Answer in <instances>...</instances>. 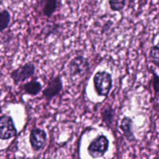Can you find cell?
Wrapping results in <instances>:
<instances>
[{
	"label": "cell",
	"instance_id": "cell-1",
	"mask_svg": "<svg viewBox=\"0 0 159 159\" xmlns=\"http://www.w3.org/2000/svg\"><path fill=\"white\" fill-rule=\"evenodd\" d=\"M93 85L98 96H108L113 85L111 74L106 71H97L93 77Z\"/></svg>",
	"mask_w": 159,
	"mask_h": 159
},
{
	"label": "cell",
	"instance_id": "cell-2",
	"mask_svg": "<svg viewBox=\"0 0 159 159\" xmlns=\"http://www.w3.org/2000/svg\"><path fill=\"white\" fill-rule=\"evenodd\" d=\"M110 147V141L107 136L101 134L96 137L89 144L88 153L93 158H102L105 155Z\"/></svg>",
	"mask_w": 159,
	"mask_h": 159
},
{
	"label": "cell",
	"instance_id": "cell-3",
	"mask_svg": "<svg viewBox=\"0 0 159 159\" xmlns=\"http://www.w3.org/2000/svg\"><path fill=\"white\" fill-rule=\"evenodd\" d=\"M17 134V129L12 116L7 114L0 116V140H9Z\"/></svg>",
	"mask_w": 159,
	"mask_h": 159
},
{
	"label": "cell",
	"instance_id": "cell-4",
	"mask_svg": "<svg viewBox=\"0 0 159 159\" xmlns=\"http://www.w3.org/2000/svg\"><path fill=\"white\" fill-rule=\"evenodd\" d=\"M35 68L34 63L27 62L13 70L10 73V77L13 81V83L15 85H18L20 82H24L26 79H30L35 73Z\"/></svg>",
	"mask_w": 159,
	"mask_h": 159
},
{
	"label": "cell",
	"instance_id": "cell-5",
	"mask_svg": "<svg viewBox=\"0 0 159 159\" xmlns=\"http://www.w3.org/2000/svg\"><path fill=\"white\" fill-rule=\"evenodd\" d=\"M63 88V82L60 76L53 77L48 81L47 87L42 91L43 98L50 102L53 98L58 96Z\"/></svg>",
	"mask_w": 159,
	"mask_h": 159
},
{
	"label": "cell",
	"instance_id": "cell-6",
	"mask_svg": "<svg viewBox=\"0 0 159 159\" xmlns=\"http://www.w3.org/2000/svg\"><path fill=\"white\" fill-rule=\"evenodd\" d=\"M47 142V133L44 130L34 127L30 134V144L34 152H39L43 148Z\"/></svg>",
	"mask_w": 159,
	"mask_h": 159
},
{
	"label": "cell",
	"instance_id": "cell-7",
	"mask_svg": "<svg viewBox=\"0 0 159 159\" xmlns=\"http://www.w3.org/2000/svg\"><path fill=\"white\" fill-rule=\"evenodd\" d=\"M89 68V63L83 56H77L73 58L68 65V71L71 76L84 75Z\"/></svg>",
	"mask_w": 159,
	"mask_h": 159
},
{
	"label": "cell",
	"instance_id": "cell-8",
	"mask_svg": "<svg viewBox=\"0 0 159 159\" xmlns=\"http://www.w3.org/2000/svg\"><path fill=\"white\" fill-rule=\"evenodd\" d=\"M133 120L128 116H124L121 120L120 129L128 141H134L136 140L133 132Z\"/></svg>",
	"mask_w": 159,
	"mask_h": 159
},
{
	"label": "cell",
	"instance_id": "cell-9",
	"mask_svg": "<svg viewBox=\"0 0 159 159\" xmlns=\"http://www.w3.org/2000/svg\"><path fill=\"white\" fill-rule=\"evenodd\" d=\"M23 92L30 96H37L41 92L42 85L40 82L37 80H32L22 85Z\"/></svg>",
	"mask_w": 159,
	"mask_h": 159
},
{
	"label": "cell",
	"instance_id": "cell-10",
	"mask_svg": "<svg viewBox=\"0 0 159 159\" xmlns=\"http://www.w3.org/2000/svg\"><path fill=\"white\" fill-rule=\"evenodd\" d=\"M42 12L43 16L47 17H51L57 9V0H42Z\"/></svg>",
	"mask_w": 159,
	"mask_h": 159
},
{
	"label": "cell",
	"instance_id": "cell-11",
	"mask_svg": "<svg viewBox=\"0 0 159 159\" xmlns=\"http://www.w3.org/2000/svg\"><path fill=\"white\" fill-rule=\"evenodd\" d=\"M101 116H102V121L106 124H107L108 126L111 125L113 119H114V110H113L111 106L107 104L102 108V112H101Z\"/></svg>",
	"mask_w": 159,
	"mask_h": 159
},
{
	"label": "cell",
	"instance_id": "cell-12",
	"mask_svg": "<svg viewBox=\"0 0 159 159\" xmlns=\"http://www.w3.org/2000/svg\"><path fill=\"white\" fill-rule=\"evenodd\" d=\"M11 21V15L7 9L0 12V33H2L8 28Z\"/></svg>",
	"mask_w": 159,
	"mask_h": 159
},
{
	"label": "cell",
	"instance_id": "cell-13",
	"mask_svg": "<svg viewBox=\"0 0 159 159\" xmlns=\"http://www.w3.org/2000/svg\"><path fill=\"white\" fill-rule=\"evenodd\" d=\"M149 60L155 66L159 68V46H153L149 51Z\"/></svg>",
	"mask_w": 159,
	"mask_h": 159
},
{
	"label": "cell",
	"instance_id": "cell-14",
	"mask_svg": "<svg viewBox=\"0 0 159 159\" xmlns=\"http://www.w3.org/2000/svg\"><path fill=\"white\" fill-rule=\"evenodd\" d=\"M127 0H109L110 9L113 12H120L125 7Z\"/></svg>",
	"mask_w": 159,
	"mask_h": 159
},
{
	"label": "cell",
	"instance_id": "cell-15",
	"mask_svg": "<svg viewBox=\"0 0 159 159\" xmlns=\"http://www.w3.org/2000/svg\"><path fill=\"white\" fill-rule=\"evenodd\" d=\"M152 87L155 95L159 93V75L155 71H152Z\"/></svg>",
	"mask_w": 159,
	"mask_h": 159
}]
</instances>
